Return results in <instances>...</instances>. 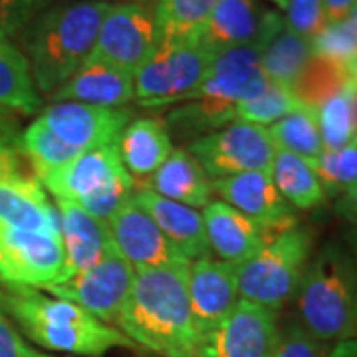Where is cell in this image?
Instances as JSON below:
<instances>
[{"label": "cell", "mask_w": 357, "mask_h": 357, "mask_svg": "<svg viewBox=\"0 0 357 357\" xmlns=\"http://www.w3.org/2000/svg\"><path fill=\"white\" fill-rule=\"evenodd\" d=\"M40 0H0V36L10 38L24 30Z\"/></svg>", "instance_id": "obj_38"}, {"label": "cell", "mask_w": 357, "mask_h": 357, "mask_svg": "<svg viewBox=\"0 0 357 357\" xmlns=\"http://www.w3.org/2000/svg\"><path fill=\"white\" fill-rule=\"evenodd\" d=\"M268 133L278 151L298 155L310 163H314L324 151L318 117H316V112L310 107H300L278 119L276 123L268 128Z\"/></svg>", "instance_id": "obj_29"}, {"label": "cell", "mask_w": 357, "mask_h": 357, "mask_svg": "<svg viewBox=\"0 0 357 357\" xmlns=\"http://www.w3.org/2000/svg\"><path fill=\"white\" fill-rule=\"evenodd\" d=\"M314 54L333 64L349 68L357 60V36L354 20L347 16L340 22H328L316 38H312Z\"/></svg>", "instance_id": "obj_35"}, {"label": "cell", "mask_w": 357, "mask_h": 357, "mask_svg": "<svg viewBox=\"0 0 357 357\" xmlns=\"http://www.w3.org/2000/svg\"><path fill=\"white\" fill-rule=\"evenodd\" d=\"M337 215L347 220L354 229H357V185L349 187L347 191H344L337 199L335 204Z\"/></svg>", "instance_id": "obj_40"}, {"label": "cell", "mask_w": 357, "mask_h": 357, "mask_svg": "<svg viewBox=\"0 0 357 357\" xmlns=\"http://www.w3.org/2000/svg\"><path fill=\"white\" fill-rule=\"evenodd\" d=\"M50 98L54 102L88 103L98 107H123L126 103L135 100V79L133 74L123 68L89 58Z\"/></svg>", "instance_id": "obj_20"}, {"label": "cell", "mask_w": 357, "mask_h": 357, "mask_svg": "<svg viewBox=\"0 0 357 357\" xmlns=\"http://www.w3.org/2000/svg\"><path fill=\"white\" fill-rule=\"evenodd\" d=\"M312 58H314L312 40L300 36L284 22L264 42L262 70L270 79V84H278V86L292 89Z\"/></svg>", "instance_id": "obj_25"}, {"label": "cell", "mask_w": 357, "mask_h": 357, "mask_svg": "<svg viewBox=\"0 0 357 357\" xmlns=\"http://www.w3.org/2000/svg\"><path fill=\"white\" fill-rule=\"evenodd\" d=\"M189 153L201 163L208 178H222L266 171L270 173L276 145L268 133V128L232 121L222 129L189 143Z\"/></svg>", "instance_id": "obj_10"}, {"label": "cell", "mask_w": 357, "mask_h": 357, "mask_svg": "<svg viewBox=\"0 0 357 357\" xmlns=\"http://www.w3.org/2000/svg\"><path fill=\"white\" fill-rule=\"evenodd\" d=\"M56 211L60 218L62 246L66 258V280L86 272L102 260L109 246L114 244L109 227L79 204L70 201H56Z\"/></svg>", "instance_id": "obj_19"}, {"label": "cell", "mask_w": 357, "mask_h": 357, "mask_svg": "<svg viewBox=\"0 0 357 357\" xmlns=\"http://www.w3.org/2000/svg\"><path fill=\"white\" fill-rule=\"evenodd\" d=\"M213 192L244 217L252 218L268 229L284 230L296 225L292 206L282 199L266 171L241 173L232 177L213 178Z\"/></svg>", "instance_id": "obj_17"}, {"label": "cell", "mask_w": 357, "mask_h": 357, "mask_svg": "<svg viewBox=\"0 0 357 357\" xmlns=\"http://www.w3.org/2000/svg\"><path fill=\"white\" fill-rule=\"evenodd\" d=\"M66 280L58 211L13 143L0 145V282L46 288Z\"/></svg>", "instance_id": "obj_1"}, {"label": "cell", "mask_w": 357, "mask_h": 357, "mask_svg": "<svg viewBox=\"0 0 357 357\" xmlns=\"http://www.w3.org/2000/svg\"><path fill=\"white\" fill-rule=\"evenodd\" d=\"M135 187L149 189L155 195L175 201V203L191 206V208H204L213 201V183L204 173L201 163L189 153V149L178 147L173 149L163 165L153 175Z\"/></svg>", "instance_id": "obj_23"}, {"label": "cell", "mask_w": 357, "mask_h": 357, "mask_svg": "<svg viewBox=\"0 0 357 357\" xmlns=\"http://www.w3.org/2000/svg\"><path fill=\"white\" fill-rule=\"evenodd\" d=\"M328 357H357V337L335 344L333 349H330Z\"/></svg>", "instance_id": "obj_42"}, {"label": "cell", "mask_w": 357, "mask_h": 357, "mask_svg": "<svg viewBox=\"0 0 357 357\" xmlns=\"http://www.w3.org/2000/svg\"><path fill=\"white\" fill-rule=\"evenodd\" d=\"M347 74H349V79H351L354 84H357V60L347 68Z\"/></svg>", "instance_id": "obj_44"}, {"label": "cell", "mask_w": 357, "mask_h": 357, "mask_svg": "<svg viewBox=\"0 0 357 357\" xmlns=\"http://www.w3.org/2000/svg\"><path fill=\"white\" fill-rule=\"evenodd\" d=\"M218 0H157L153 8L155 46L197 40Z\"/></svg>", "instance_id": "obj_27"}, {"label": "cell", "mask_w": 357, "mask_h": 357, "mask_svg": "<svg viewBox=\"0 0 357 357\" xmlns=\"http://www.w3.org/2000/svg\"><path fill=\"white\" fill-rule=\"evenodd\" d=\"M4 310L28 340L48 349L79 357H102L114 347H133V342L84 307L48 296L30 286H6Z\"/></svg>", "instance_id": "obj_4"}, {"label": "cell", "mask_w": 357, "mask_h": 357, "mask_svg": "<svg viewBox=\"0 0 357 357\" xmlns=\"http://www.w3.org/2000/svg\"><path fill=\"white\" fill-rule=\"evenodd\" d=\"M349 18L354 20V26H356V36H357V6H356V8H354V13L349 14Z\"/></svg>", "instance_id": "obj_47"}, {"label": "cell", "mask_w": 357, "mask_h": 357, "mask_svg": "<svg viewBox=\"0 0 357 357\" xmlns=\"http://www.w3.org/2000/svg\"><path fill=\"white\" fill-rule=\"evenodd\" d=\"M270 2H274L278 8H282V10H286V4H288V0H270Z\"/></svg>", "instance_id": "obj_45"}, {"label": "cell", "mask_w": 357, "mask_h": 357, "mask_svg": "<svg viewBox=\"0 0 357 357\" xmlns=\"http://www.w3.org/2000/svg\"><path fill=\"white\" fill-rule=\"evenodd\" d=\"M354 262H356V270H357V246H356V255H354Z\"/></svg>", "instance_id": "obj_48"}, {"label": "cell", "mask_w": 357, "mask_h": 357, "mask_svg": "<svg viewBox=\"0 0 357 357\" xmlns=\"http://www.w3.org/2000/svg\"><path fill=\"white\" fill-rule=\"evenodd\" d=\"M128 2H137V4H145V6H149V4H153L157 0H128Z\"/></svg>", "instance_id": "obj_46"}, {"label": "cell", "mask_w": 357, "mask_h": 357, "mask_svg": "<svg viewBox=\"0 0 357 357\" xmlns=\"http://www.w3.org/2000/svg\"><path fill=\"white\" fill-rule=\"evenodd\" d=\"M10 143V131H8V119H6V112L0 109V145Z\"/></svg>", "instance_id": "obj_43"}, {"label": "cell", "mask_w": 357, "mask_h": 357, "mask_svg": "<svg viewBox=\"0 0 357 357\" xmlns=\"http://www.w3.org/2000/svg\"><path fill=\"white\" fill-rule=\"evenodd\" d=\"M109 6L107 0L60 2L28 26L24 56L40 93L50 98L88 62Z\"/></svg>", "instance_id": "obj_5"}, {"label": "cell", "mask_w": 357, "mask_h": 357, "mask_svg": "<svg viewBox=\"0 0 357 357\" xmlns=\"http://www.w3.org/2000/svg\"><path fill=\"white\" fill-rule=\"evenodd\" d=\"M187 288L195 326L204 340L241 302L236 266L218 258L189 262Z\"/></svg>", "instance_id": "obj_16"}, {"label": "cell", "mask_w": 357, "mask_h": 357, "mask_svg": "<svg viewBox=\"0 0 357 357\" xmlns=\"http://www.w3.org/2000/svg\"><path fill=\"white\" fill-rule=\"evenodd\" d=\"M284 22L278 13H270L266 32L260 42L222 52L213 62L199 89L185 105L167 117V128L177 137H203L234 121V109L241 103L260 96L270 86L262 70V48ZM192 139V141H195Z\"/></svg>", "instance_id": "obj_3"}, {"label": "cell", "mask_w": 357, "mask_h": 357, "mask_svg": "<svg viewBox=\"0 0 357 357\" xmlns=\"http://www.w3.org/2000/svg\"><path fill=\"white\" fill-rule=\"evenodd\" d=\"M328 347L307 332L302 324L286 328L278 337L274 357H328Z\"/></svg>", "instance_id": "obj_37"}, {"label": "cell", "mask_w": 357, "mask_h": 357, "mask_svg": "<svg viewBox=\"0 0 357 357\" xmlns=\"http://www.w3.org/2000/svg\"><path fill=\"white\" fill-rule=\"evenodd\" d=\"M0 357H50L26 344L20 332L10 324L2 304V290H0Z\"/></svg>", "instance_id": "obj_39"}, {"label": "cell", "mask_w": 357, "mask_h": 357, "mask_svg": "<svg viewBox=\"0 0 357 357\" xmlns=\"http://www.w3.org/2000/svg\"><path fill=\"white\" fill-rule=\"evenodd\" d=\"M217 56L199 40L155 46L135 72V102L141 107H163L187 102L203 84Z\"/></svg>", "instance_id": "obj_9"}, {"label": "cell", "mask_w": 357, "mask_h": 357, "mask_svg": "<svg viewBox=\"0 0 357 357\" xmlns=\"http://www.w3.org/2000/svg\"><path fill=\"white\" fill-rule=\"evenodd\" d=\"M128 107H98L88 103L54 102L38 119L52 133L79 153L117 145L131 121Z\"/></svg>", "instance_id": "obj_13"}, {"label": "cell", "mask_w": 357, "mask_h": 357, "mask_svg": "<svg viewBox=\"0 0 357 357\" xmlns=\"http://www.w3.org/2000/svg\"><path fill=\"white\" fill-rule=\"evenodd\" d=\"M208 248L218 260L241 266L280 230L268 229L252 218L244 217L222 201H211L201 211ZM290 229V227H288Z\"/></svg>", "instance_id": "obj_18"}, {"label": "cell", "mask_w": 357, "mask_h": 357, "mask_svg": "<svg viewBox=\"0 0 357 357\" xmlns=\"http://www.w3.org/2000/svg\"><path fill=\"white\" fill-rule=\"evenodd\" d=\"M58 201L79 204L89 215L109 220L135 192V178L121 163L117 145L77 155L68 165L38 178Z\"/></svg>", "instance_id": "obj_7"}, {"label": "cell", "mask_w": 357, "mask_h": 357, "mask_svg": "<svg viewBox=\"0 0 357 357\" xmlns=\"http://www.w3.org/2000/svg\"><path fill=\"white\" fill-rule=\"evenodd\" d=\"M284 22L306 38H316L328 24L324 0H288Z\"/></svg>", "instance_id": "obj_36"}, {"label": "cell", "mask_w": 357, "mask_h": 357, "mask_svg": "<svg viewBox=\"0 0 357 357\" xmlns=\"http://www.w3.org/2000/svg\"><path fill=\"white\" fill-rule=\"evenodd\" d=\"M312 165L326 195H342L357 185V139L342 149H324Z\"/></svg>", "instance_id": "obj_34"}, {"label": "cell", "mask_w": 357, "mask_h": 357, "mask_svg": "<svg viewBox=\"0 0 357 357\" xmlns=\"http://www.w3.org/2000/svg\"><path fill=\"white\" fill-rule=\"evenodd\" d=\"M278 337L276 312L241 300L201 342L197 357H274Z\"/></svg>", "instance_id": "obj_14"}, {"label": "cell", "mask_w": 357, "mask_h": 357, "mask_svg": "<svg viewBox=\"0 0 357 357\" xmlns=\"http://www.w3.org/2000/svg\"><path fill=\"white\" fill-rule=\"evenodd\" d=\"M107 227L117 252L133 270L189 262L133 197L107 220Z\"/></svg>", "instance_id": "obj_15"}, {"label": "cell", "mask_w": 357, "mask_h": 357, "mask_svg": "<svg viewBox=\"0 0 357 357\" xmlns=\"http://www.w3.org/2000/svg\"><path fill=\"white\" fill-rule=\"evenodd\" d=\"M20 147L24 151L26 159L30 161L36 178L68 165L70 161L76 159L77 155H82L76 149H72L70 145H66L64 141L58 139L38 117L22 133Z\"/></svg>", "instance_id": "obj_31"}, {"label": "cell", "mask_w": 357, "mask_h": 357, "mask_svg": "<svg viewBox=\"0 0 357 357\" xmlns=\"http://www.w3.org/2000/svg\"><path fill=\"white\" fill-rule=\"evenodd\" d=\"M270 177L282 199L298 211L316 208L326 201V191L319 183L314 165L298 155L276 151Z\"/></svg>", "instance_id": "obj_28"}, {"label": "cell", "mask_w": 357, "mask_h": 357, "mask_svg": "<svg viewBox=\"0 0 357 357\" xmlns=\"http://www.w3.org/2000/svg\"><path fill=\"white\" fill-rule=\"evenodd\" d=\"M268 16L258 0H218L199 34V42L215 56L232 48L260 42L266 32Z\"/></svg>", "instance_id": "obj_21"}, {"label": "cell", "mask_w": 357, "mask_h": 357, "mask_svg": "<svg viewBox=\"0 0 357 357\" xmlns=\"http://www.w3.org/2000/svg\"><path fill=\"white\" fill-rule=\"evenodd\" d=\"M357 6V0H324V10L328 22H340L345 20L349 14L354 13Z\"/></svg>", "instance_id": "obj_41"}, {"label": "cell", "mask_w": 357, "mask_h": 357, "mask_svg": "<svg viewBox=\"0 0 357 357\" xmlns=\"http://www.w3.org/2000/svg\"><path fill=\"white\" fill-rule=\"evenodd\" d=\"M302 326L321 344L357 337V270L354 256L328 244L306 268L298 288Z\"/></svg>", "instance_id": "obj_6"}, {"label": "cell", "mask_w": 357, "mask_h": 357, "mask_svg": "<svg viewBox=\"0 0 357 357\" xmlns=\"http://www.w3.org/2000/svg\"><path fill=\"white\" fill-rule=\"evenodd\" d=\"M189 262L135 270L119 332L163 357H197L201 333L195 326L187 288Z\"/></svg>", "instance_id": "obj_2"}, {"label": "cell", "mask_w": 357, "mask_h": 357, "mask_svg": "<svg viewBox=\"0 0 357 357\" xmlns=\"http://www.w3.org/2000/svg\"><path fill=\"white\" fill-rule=\"evenodd\" d=\"M133 278V266L117 252L115 244H112L96 266L64 282L50 284L42 288V292L84 307L105 324H115L126 304Z\"/></svg>", "instance_id": "obj_11"}, {"label": "cell", "mask_w": 357, "mask_h": 357, "mask_svg": "<svg viewBox=\"0 0 357 357\" xmlns=\"http://www.w3.org/2000/svg\"><path fill=\"white\" fill-rule=\"evenodd\" d=\"M300 107H304V105L296 100L292 89L278 86V84H270L260 96L241 103L234 109V121L270 128L272 123H276L278 119L286 117Z\"/></svg>", "instance_id": "obj_33"}, {"label": "cell", "mask_w": 357, "mask_h": 357, "mask_svg": "<svg viewBox=\"0 0 357 357\" xmlns=\"http://www.w3.org/2000/svg\"><path fill=\"white\" fill-rule=\"evenodd\" d=\"M316 117H318L319 135L326 151L342 149L351 141H356L357 123L349 84L340 93L321 103L316 109Z\"/></svg>", "instance_id": "obj_32"}, {"label": "cell", "mask_w": 357, "mask_h": 357, "mask_svg": "<svg viewBox=\"0 0 357 357\" xmlns=\"http://www.w3.org/2000/svg\"><path fill=\"white\" fill-rule=\"evenodd\" d=\"M155 50L153 10L137 2H112L89 58L135 72Z\"/></svg>", "instance_id": "obj_12"}, {"label": "cell", "mask_w": 357, "mask_h": 357, "mask_svg": "<svg viewBox=\"0 0 357 357\" xmlns=\"http://www.w3.org/2000/svg\"><path fill=\"white\" fill-rule=\"evenodd\" d=\"M347 84H349V74L345 68L314 54L302 76L294 84L292 93L304 107L316 112L326 100H330L332 96L347 88Z\"/></svg>", "instance_id": "obj_30"}, {"label": "cell", "mask_w": 357, "mask_h": 357, "mask_svg": "<svg viewBox=\"0 0 357 357\" xmlns=\"http://www.w3.org/2000/svg\"><path fill=\"white\" fill-rule=\"evenodd\" d=\"M312 243V232L298 225L274 234L256 255L236 266L241 300L272 312L284 307L302 284Z\"/></svg>", "instance_id": "obj_8"}, {"label": "cell", "mask_w": 357, "mask_h": 357, "mask_svg": "<svg viewBox=\"0 0 357 357\" xmlns=\"http://www.w3.org/2000/svg\"><path fill=\"white\" fill-rule=\"evenodd\" d=\"M42 107L24 52L0 36V109L32 115Z\"/></svg>", "instance_id": "obj_26"}, {"label": "cell", "mask_w": 357, "mask_h": 357, "mask_svg": "<svg viewBox=\"0 0 357 357\" xmlns=\"http://www.w3.org/2000/svg\"><path fill=\"white\" fill-rule=\"evenodd\" d=\"M173 149L169 128L159 117H139L129 121L117 143L121 163L135 183L151 177Z\"/></svg>", "instance_id": "obj_24"}, {"label": "cell", "mask_w": 357, "mask_h": 357, "mask_svg": "<svg viewBox=\"0 0 357 357\" xmlns=\"http://www.w3.org/2000/svg\"><path fill=\"white\" fill-rule=\"evenodd\" d=\"M133 199L149 213L157 227L165 232L167 238L177 246L178 252L189 262L211 256L201 211L163 199L143 187H135Z\"/></svg>", "instance_id": "obj_22"}]
</instances>
